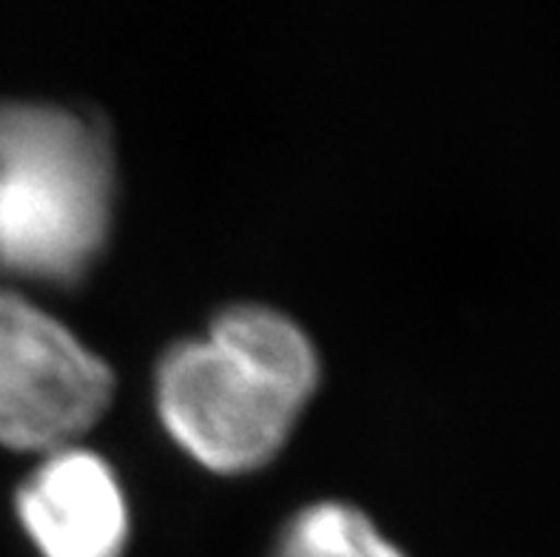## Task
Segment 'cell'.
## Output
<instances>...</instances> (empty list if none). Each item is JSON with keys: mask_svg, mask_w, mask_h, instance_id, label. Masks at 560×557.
I'll use <instances>...</instances> for the list:
<instances>
[{"mask_svg": "<svg viewBox=\"0 0 560 557\" xmlns=\"http://www.w3.org/2000/svg\"><path fill=\"white\" fill-rule=\"evenodd\" d=\"M112 213L114 156L100 123L46 103L0 106V274L78 282Z\"/></svg>", "mask_w": 560, "mask_h": 557, "instance_id": "cell-2", "label": "cell"}, {"mask_svg": "<svg viewBox=\"0 0 560 557\" xmlns=\"http://www.w3.org/2000/svg\"><path fill=\"white\" fill-rule=\"evenodd\" d=\"M14 512L40 557H122L128 503L106 459L85 446L43 452L26 475Z\"/></svg>", "mask_w": 560, "mask_h": 557, "instance_id": "cell-4", "label": "cell"}, {"mask_svg": "<svg viewBox=\"0 0 560 557\" xmlns=\"http://www.w3.org/2000/svg\"><path fill=\"white\" fill-rule=\"evenodd\" d=\"M322 379L311 336L265 304L225 307L208 336L168 347L154 395L168 436L211 473L277 459Z\"/></svg>", "mask_w": 560, "mask_h": 557, "instance_id": "cell-1", "label": "cell"}, {"mask_svg": "<svg viewBox=\"0 0 560 557\" xmlns=\"http://www.w3.org/2000/svg\"><path fill=\"white\" fill-rule=\"evenodd\" d=\"M270 557H407L362 509L319 501L288 521Z\"/></svg>", "mask_w": 560, "mask_h": 557, "instance_id": "cell-5", "label": "cell"}, {"mask_svg": "<svg viewBox=\"0 0 560 557\" xmlns=\"http://www.w3.org/2000/svg\"><path fill=\"white\" fill-rule=\"evenodd\" d=\"M114 373L92 347L18 290L0 288V444L51 452L103 418Z\"/></svg>", "mask_w": 560, "mask_h": 557, "instance_id": "cell-3", "label": "cell"}]
</instances>
